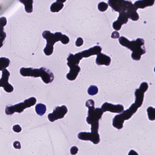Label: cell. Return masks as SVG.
Instances as JSON below:
<instances>
[{"mask_svg":"<svg viewBox=\"0 0 155 155\" xmlns=\"http://www.w3.org/2000/svg\"><path fill=\"white\" fill-rule=\"evenodd\" d=\"M147 83L143 82L139 89L136 90L135 92L136 99L134 103L128 109L123 111L122 113L115 116L113 120V125L118 129L123 127L124 120L129 119L136 112L138 108L140 107L143 102L144 93L148 88Z\"/></svg>","mask_w":155,"mask_h":155,"instance_id":"6da1fadb","label":"cell"},{"mask_svg":"<svg viewBox=\"0 0 155 155\" xmlns=\"http://www.w3.org/2000/svg\"><path fill=\"white\" fill-rule=\"evenodd\" d=\"M119 41L122 45L132 51L131 56L134 60H140L141 55L146 53L144 48L141 47L144 43V41L142 38H138L135 41H130L125 37L121 36L119 39Z\"/></svg>","mask_w":155,"mask_h":155,"instance_id":"7a4b0ae2","label":"cell"},{"mask_svg":"<svg viewBox=\"0 0 155 155\" xmlns=\"http://www.w3.org/2000/svg\"><path fill=\"white\" fill-rule=\"evenodd\" d=\"M20 72L22 76L25 77L31 76L34 78L41 77L43 81L46 84L51 82L54 79L53 73L49 70L43 67L39 69L23 67L20 69Z\"/></svg>","mask_w":155,"mask_h":155,"instance_id":"3957f363","label":"cell"},{"mask_svg":"<svg viewBox=\"0 0 155 155\" xmlns=\"http://www.w3.org/2000/svg\"><path fill=\"white\" fill-rule=\"evenodd\" d=\"M86 106L88 107V116L86 121L89 124L99 122L104 112L101 108H94V102L92 99H89L86 102Z\"/></svg>","mask_w":155,"mask_h":155,"instance_id":"277c9868","label":"cell"},{"mask_svg":"<svg viewBox=\"0 0 155 155\" xmlns=\"http://www.w3.org/2000/svg\"><path fill=\"white\" fill-rule=\"evenodd\" d=\"M42 35L47 41L46 46L53 48L54 43L59 41L64 44H68L69 41L68 37L64 35H63L60 32H56L54 34L48 31L43 32Z\"/></svg>","mask_w":155,"mask_h":155,"instance_id":"5b68a950","label":"cell"},{"mask_svg":"<svg viewBox=\"0 0 155 155\" xmlns=\"http://www.w3.org/2000/svg\"><path fill=\"white\" fill-rule=\"evenodd\" d=\"M108 3L115 11L119 13L124 12L130 13L138 9L130 1L124 0H108Z\"/></svg>","mask_w":155,"mask_h":155,"instance_id":"8992f818","label":"cell"},{"mask_svg":"<svg viewBox=\"0 0 155 155\" xmlns=\"http://www.w3.org/2000/svg\"><path fill=\"white\" fill-rule=\"evenodd\" d=\"M36 102V99L34 97H31L25 100L24 102L14 106H7L5 110V113L7 115H11L15 112L20 113L25 108L35 105Z\"/></svg>","mask_w":155,"mask_h":155,"instance_id":"52a82bcc","label":"cell"},{"mask_svg":"<svg viewBox=\"0 0 155 155\" xmlns=\"http://www.w3.org/2000/svg\"><path fill=\"white\" fill-rule=\"evenodd\" d=\"M67 112L68 109L65 106H58L54 110L52 113L48 114V119L50 121L54 122L55 120L63 118Z\"/></svg>","mask_w":155,"mask_h":155,"instance_id":"ba28073f","label":"cell"},{"mask_svg":"<svg viewBox=\"0 0 155 155\" xmlns=\"http://www.w3.org/2000/svg\"><path fill=\"white\" fill-rule=\"evenodd\" d=\"M78 137L81 140H90L94 144H97L100 141L99 135L98 132H81L78 134Z\"/></svg>","mask_w":155,"mask_h":155,"instance_id":"9c48e42d","label":"cell"},{"mask_svg":"<svg viewBox=\"0 0 155 155\" xmlns=\"http://www.w3.org/2000/svg\"><path fill=\"white\" fill-rule=\"evenodd\" d=\"M10 73L6 69L2 70V78L0 79L1 87H3L4 90L8 93L13 91L14 88L12 86L8 83V81Z\"/></svg>","mask_w":155,"mask_h":155,"instance_id":"30bf717a","label":"cell"},{"mask_svg":"<svg viewBox=\"0 0 155 155\" xmlns=\"http://www.w3.org/2000/svg\"><path fill=\"white\" fill-rule=\"evenodd\" d=\"M101 108L104 112L107 111L113 113H119L122 112L124 109V107L122 105L119 104L114 105L107 102L102 105Z\"/></svg>","mask_w":155,"mask_h":155,"instance_id":"8fae6325","label":"cell"},{"mask_svg":"<svg viewBox=\"0 0 155 155\" xmlns=\"http://www.w3.org/2000/svg\"><path fill=\"white\" fill-rule=\"evenodd\" d=\"M81 52L76 54L74 55L70 54L67 58L68 62L67 64L70 68L76 65H78L80 61L82 58Z\"/></svg>","mask_w":155,"mask_h":155,"instance_id":"7c38bea8","label":"cell"},{"mask_svg":"<svg viewBox=\"0 0 155 155\" xmlns=\"http://www.w3.org/2000/svg\"><path fill=\"white\" fill-rule=\"evenodd\" d=\"M97 55L96 62L98 65L104 64L108 66L110 65L111 62V59L109 56L101 52Z\"/></svg>","mask_w":155,"mask_h":155,"instance_id":"4fadbf2b","label":"cell"},{"mask_svg":"<svg viewBox=\"0 0 155 155\" xmlns=\"http://www.w3.org/2000/svg\"><path fill=\"white\" fill-rule=\"evenodd\" d=\"M102 49L100 46H96L87 50L82 51L81 53L83 57L87 58L93 55H97L101 52Z\"/></svg>","mask_w":155,"mask_h":155,"instance_id":"5bb4252c","label":"cell"},{"mask_svg":"<svg viewBox=\"0 0 155 155\" xmlns=\"http://www.w3.org/2000/svg\"><path fill=\"white\" fill-rule=\"evenodd\" d=\"M70 68V72L67 74L66 77L69 80L73 81L75 80L77 77L80 70V68L78 65H76Z\"/></svg>","mask_w":155,"mask_h":155,"instance_id":"9a60e30c","label":"cell"},{"mask_svg":"<svg viewBox=\"0 0 155 155\" xmlns=\"http://www.w3.org/2000/svg\"><path fill=\"white\" fill-rule=\"evenodd\" d=\"M155 0H140L134 3V5L137 8H143L146 7L152 6Z\"/></svg>","mask_w":155,"mask_h":155,"instance_id":"2e32d148","label":"cell"},{"mask_svg":"<svg viewBox=\"0 0 155 155\" xmlns=\"http://www.w3.org/2000/svg\"><path fill=\"white\" fill-rule=\"evenodd\" d=\"M7 23L6 18L5 17H2L0 19V39L1 47L3 45V42L5 38L6 34L5 32L3 31V27L5 26Z\"/></svg>","mask_w":155,"mask_h":155,"instance_id":"e0dca14e","label":"cell"},{"mask_svg":"<svg viewBox=\"0 0 155 155\" xmlns=\"http://www.w3.org/2000/svg\"><path fill=\"white\" fill-rule=\"evenodd\" d=\"M119 13V15L117 21L121 25L126 24L128 21V18H130L129 13L127 12H122Z\"/></svg>","mask_w":155,"mask_h":155,"instance_id":"ac0fdd59","label":"cell"},{"mask_svg":"<svg viewBox=\"0 0 155 155\" xmlns=\"http://www.w3.org/2000/svg\"><path fill=\"white\" fill-rule=\"evenodd\" d=\"M20 2L24 4L25 10L26 12L30 13L33 11V0H19Z\"/></svg>","mask_w":155,"mask_h":155,"instance_id":"d6986e66","label":"cell"},{"mask_svg":"<svg viewBox=\"0 0 155 155\" xmlns=\"http://www.w3.org/2000/svg\"><path fill=\"white\" fill-rule=\"evenodd\" d=\"M63 6V3L56 2L52 4L50 7V10L52 12H58L62 8Z\"/></svg>","mask_w":155,"mask_h":155,"instance_id":"ffe728a7","label":"cell"},{"mask_svg":"<svg viewBox=\"0 0 155 155\" xmlns=\"http://www.w3.org/2000/svg\"><path fill=\"white\" fill-rule=\"evenodd\" d=\"M35 111L40 116L43 115L46 112V106L42 104H38L35 106Z\"/></svg>","mask_w":155,"mask_h":155,"instance_id":"44dd1931","label":"cell"},{"mask_svg":"<svg viewBox=\"0 0 155 155\" xmlns=\"http://www.w3.org/2000/svg\"><path fill=\"white\" fill-rule=\"evenodd\" d=\"M10 63V60L7 58L2 57L0 59V69L2 71L7 67Z\"/></svg>","mask_w":155,"mask_h":155,"instance_id":"7402d4cb","label":"cell"},{"mask_svg":"<svg viewBox=\"0 0 155 155\" xmlns=\"http://www.w3.org/2000/svg\"><path fill=\"white\" fill-rule=\"evenodd\" d=\"M147 111L149 119L151 120H155V109L150 107L147 108Z\"/></svg>","mask_w":155,"mask_h":155,"instance_id":"603a6c76","label":"cell"},{"mask_svg":"<svg viewBox=\"0 0 155 155\" xmlns=\"http://www.w3.org/2000/svg\"><path fill=\"white\" fill-rule=\"evenodd\" d=\"M88 93L89 95H93L96 94L98 92V89L97 86L91 85L88 90Z\"/></svg>","mask_w":155,"mask_h":155,"instance_id":"cb8c5ba5","label":"cell"},{"mask_svg":"<svg viewBox=\"0 0 155 155\" xmlns=\"http://www.w3.org/2000/svg\"><path fill=\"white\" fill-rule=\"evenodd\" d=\"M108 4L104 2H101L98 4V8L99 10L102 12L106 10L108 7Z\"/></svg>","mask_w":155,"mask_h":155,"instance_id":"d4e9b609","label":"cell"},{"mask_svg":"<svg viewBox=\"0 0 155 155\" xmlns=\"http://www.w3.org/2000/svg\"><path fill=\"white\" fill-rule=\"evenodd\" d=\"M129 14L130 18L134 21H136L138 20L139 16L137 12V10H134L130 12Z\"/></svg>","mask_w":155,"mask_h":155,"instance_id":"484cf974","label":"cell"},{"mask_svg":"<svg viewBox=\"0 0 155 155\" xmlns=\"http://www.w3.org/2000/svg\"><path fill=\"white\" fill-rule=\"evenodd\" d=\"M121 26L122 25L117 20L114 21L113 24V28L117 31L120 30L121 28Z\"/></svg>","mask_w":155,"mask_h":155,"instance_id":"4316f807","label":"cell"},{"mask_svg":"<svg viewBox=\"0 0 155 155\" xmlns=\"http://www.w3.org/2000/svg\"><path fill=\"white\" fill-rule=\"evenodd\" d=\"M83 43V40L82 38L80 37L78 38L75 42L76 45L78 47L81 46Z\"/></svg>","mask_w":155,"mask_h":155,"instance_id":"83f0119b","label":"cell"},{"mask_svg":"<svg viewBox=\"0 0 155 155\" xmlns=\"http://www.w3.org/2000/svg\"><path fill=\"white\" fill-rule=\"evenodd\" d=\"M13 130L15 132L18 133L21 131V128L19 125H16L13 127Z\"/></svg>","mask_w":155,"mask_h":155,"instance_id":"f1b7e54d","label":"cell"},{"mask_svg":"<svg viewBox=\"0 0 155 155\" xmlns=\"http://www.w3.org/2000/svg\"><path fill=\"white\" fill-rule=\"evenodd\" d=\"M78 150L77 147L75 146L73 147L70 150L71 153L72 154H75L77 153Z\"/></svg>","mask_w":155,"mask_h":155,"instance_id":"f546056e","label":"cell"},{"mask_svg":"<svg viewBox=\"0 0 155 155\" xmlns=\"http://www.w3.org/2000/svg\"><path fill=\"white\" fill-rule=\"evenodd\" d=\"M111 37L113 38H118L119 37V34L118 32L114 31L112 33Z\"/></svg>","mask_w":155,"mask_h":155,"instance_id":"4dcf8cb0","label":"cell"},{"mask_svg":"<svg viewBox=\"0 0 155 155\" xmlns=\"http://www.w3.org/2000/svg\"><path fill=\"white\" fill-rule=\"evenodd\" d=\"M13 146L16 149H20L21 148L20 143L18 141H15L14 143Z\"/></svg>","mask_w":155,"mask_h":155,"instance_id":"1f68e13d","label":"cell"},{"mask_svg":"<svg viewBox=\"0 0 155 155\" xmlns=\"http://www.w3.org/2000/svg\"><path fill=\"white\" fill-rule=\"evenodd\" d=\"M66 1V0H57L56 2L63 3L65 2Z\"/></svg>","mask_w":155,"mask_h":155,"instance_id":"d6a6232c","label":"cell"},{"mask_svg":"<svg viewBox=\"0 0 155 155\" xmlns=\"http://www.w3.org/2000/svg\"><path fill=\"white\" fill-rule=\"evenodd\" d=\"M154 71L155 72V67L154 69Z\"/></svg>","mask_w":155,"mask_h":155,"instance_id":"836d02e7","label":"cell"}]
</instances>
